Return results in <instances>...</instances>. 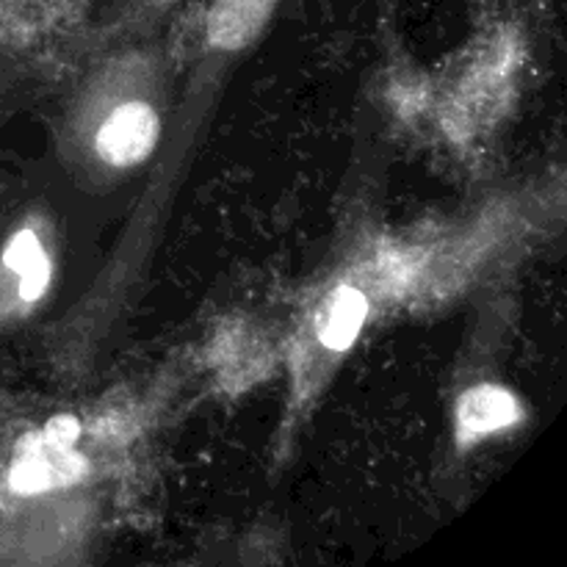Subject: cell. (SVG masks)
Returning <instances> with one entry per match:
<instances>
[{
  "label": "cell",
  "instance_id": "1",
  "mask_svg": "<svg viewBox=\"0 0 567 567\" xmlns=\"http://www.w3.org/2000/svg\"><path fill=\"white\" fill-rule=\"evenodd\" d=\"M172 72L158 44L103 55L59 122V155L86 186H114L155 158L169 127Z\"/></svg>",
  "mask_w": 567,
  "mask_h": 567
},
{
  "label": "cell",
  "instance_id": "2",
  "mask_svg": "<svg viewBox=\"0 0 567 567\" xmlns=\"http://www.w3.org/2000/svg\"><path fill=\"white\" fill-rule=\"evenodd\" d=\"M61 271V227L50 208H31L0 247V327L31 319L50 297Z\"/></svg>",
  "mask_w": 567,
  "mask_h": 567
},
{
  "label": "cell",
  "instance_id": "3",
  "mask_svg": "<svg viewBox=\"0 0 567 567\" xmlns=\"http://www.w3.org/2000/svg\"><path fill=\"white\" fill-rule=\"evenodd\" d=\"M369 310V293L360 286H354V282H341V286H336L327 293L324 305H321L313 319V338H310L313 352L305 360V369H297V391L308 380L313 365L324 363L327 371L336 369L338 360L352 349Z\"/></svg>",
  "mask_w": 567,
  "mask_h": 567
},
{
  "label": "cell",
  "instance_id": "4",
  "mask_svg": "<svg viewBox=\"0 0 567 567\" xmlns=\"http://www.w3.org/2000/svg\"><path fill=\"white\" fill-rule=\"evenodd\" d=\"M524 421L526 408L513 388L480 382L465 388L454 404V446L465 454L491 437L518 430Z\"/></svg>",
  "mask_w": 567,
  "mask_h": 567
},
{
  "label": "cell",
  "instance_id": "5",
  "mask_svg": "<svg viewBox=\"0 0 567 567\" xmlns=\"http://www.w3.org/2000/svg\"><path fill=\"white\" fill-rule=\"evenodd\" d=\"M282 0H210L203 53L230 64L266 33Z\"/></svg>",
  "mask_w": 567,
  "mask_h": 567
},
{
  "label": "cell",
  "instance_id": "6",
  "mask_svg": "<svg viewBox=\"0 0 567 567\" xmlns=\"http://www.w3.org/2000/svg\"><path fill=\"white\" fill-rule=\"evenodd\" d=\"M175 3L177 0H127L125 11H127V17L136 22H155L161 14H166V11H169Z\"/></svg>",
  "mask_w": 567,
  "mask_h": 567
}]
</instances>
